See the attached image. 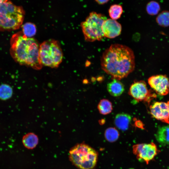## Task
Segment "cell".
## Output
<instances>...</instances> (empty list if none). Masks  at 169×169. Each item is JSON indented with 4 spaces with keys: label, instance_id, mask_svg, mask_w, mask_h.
Wrapping results in <instances>:
<instances>
[{
    "label": "cell",
    "instance_id": "cell-18",
    "mask_svg": "<svg viewBox=\"0 0 169 169\" xmlns=\"http://www.w3.org/2000/svg\"><path fill=\"white\" fill-rule=\"evenodd\" d=\"M123 12L122 6L117 4L111 5L108 10L109 15L111 19L115 20L120 18Z\"/></svg>",
    "mask_w": 169,
    "mask_h": 169
},
{
    "label": "cell",
    "instance_id": "cell-14",
    "mask_svg": "<svg viewBox=\"0 0 169 169\" xmlns=\"http://www.w3.org/2000/svg\"><path fill=\"white\" fill-rule=\"evenodd\" d=\"M155 137L161 145H169V124L160 127L155 134Z\"/></svg>",
    "mask_w": 169,
    "mask_h": 169
},
{
    "label": "cell",
    "instance_id": "cell-15",
    "mask_svg": "<svg viewBox=\"0 0 169 169\" xmlns=\"http://www.w3.org/2000/svg\"><path fill=\"white\" fill-rule=\"evenodd\" d=\"M22 142L27 148L32 149L35 148L38 143V138L37 135L32 132L28 133L24 135Z\"/></svg>",
    "mask_w": 169,
    "mask_h": 169
},
{
    "label": "cell",
    "instance_id": "cell-8",
    "mask_svg": "<svg viewBox=\"0 0 169 169\" xmlns=\"http://www.w3.org/2000/svg\"><path fill=\"white\" fill-rule=\"evenodd\" d=\"M158 152L156 145L153 142L138 144L133 146V152L137 159L143 160L147 164Z\"/></svg>",
    "mask_w": 169,
    "mask_h": 169
},
{
    "label": "cell",
    "instance_id": "cell-3",
    "mask_svg": "<svg viewBox=\"0 0 169 169\" xmlns=\"http://www.w3.org/2000/svg\"><path fill=\"white\" fill-rule=\"evenodd\" d=\"M98 157L97 152L84 143L76 145L69 152L70 161L79 169H93L96 164Z\"/></svg>",
    "mask_w": 169,
    "mask_h": 169
},
{
    "label": "cell",
    "instance_id": "cell-6",
    "mask_svg": "<svg viewBox=\"0 0 169 169\" xmlns=\"http://www.w3.org/2000/svg\"><path fill=\"white\" fill-rule=\"evenodd\" d=\"M39 58L42 65L57 67L62 61L63 54L58 42L50 39L43 42L39 47Z\"/></svg>",
    "mask_w": 169,
    "mask_h": 169
},
{
    "label": "cell",
    "instance_id": "cell-24",
    "mask_svg": "<svg viewBox=\"0 0 169 169\" xmlns=\"http://www.w3.org/2000/svg\"><path fill=\"white\" fill-rule=\"evenodd\" d=\"M8 1V0H0V5L7 2Z\"/></svg>",
    "mask_w": 169,
    "mask_h": 169
},
{
    "label": "cell",
    "instance_id": "cell-9",
    "mask_svg": "<svg viewBox=\"0 0 169 169\" xmlns=\"http://www.w3.org/2000/svg\"><path fill=\"white\" fill-rule=\"evenodd\" d=\"M148 82L151 88L158 95H166L169 93V79L166 75H153L148 78Z\"/></svg>",
    "mask_w": 169,
    "mask_h": 169
},
{
    "label": "cell",
    "instance_id": "cell-21",
    "mask_svg": "<svg viewBox=\"0 0 169 169\" xmlns=\"http://www.w3.org/2000/svg\"><path fill=\"white\" fill-rule=\"evenodd\" d=\"M23 33L26 36L31 38L36 33V28L35 25L31 23H24L22 26Z\"/></svg>",
    "mask_w": 169,
    "mask_h": 169
},
{
    "label": "cell",
    "instance_id": "cell-16",
    "mask_svg": "<svg viewBox=\"0 0 169 169\" xmlns=\"http://www.w3.org/2000/svg\"><path fill=\"white\" fill-rule=\"evenodd\" d=\"M97 108L100 113L103 115L110 113L113 110L112 103L106 99L101 100L98 103Z\"/></svg>",
    "mask_w": 169,
    "mask_h": 169
},
{
    "label": "cell",
    "instance_id": "cell-10",
    "mask_svg": "<svg viewBox=\"0 0 169 169\" xmlns=\"http://www.w3.org/2000/svg\"><path fill=\"white\" fill-rule=\"evenodd\" d=\"M150 113L155 119L169 124V100L155 102L150 106Z\"/></svg>",
    "mask_w": 169,
    "mask_h": 169
},
{
    "label": "cell",
    "instance_id": "cell-20",
    "mask_svg": "<svg viewBox=\"0 0 169 169\" xmlns=\"http://www.w3.org/2000/svg\"><path fill=\"white\" fill-rule=\"evenodd\" d=\"M157 23L163 27L169 26V12L164 11L159 13L156 18Z\"/></svg>",
    "mask_w": 169,
    "mask_h": 169
},
{
    "label": "cell",
    "instance_id": "cell-12",
    "mask_svg": "<svg viewBox=\"0 0 169 169\" xmlns=\"http://www.w3.org/2000/svg\"><path fill=\"white\" fill-rule=\"evenodd\" d=\"M131 119V115L125 113L118 114L115 116V124L119 130L125 131L128 129Z\"/></svg>",
    "mask_w": 169,
    "mask_h": 169
},
{
    "label": "cell",
    "instance_id": "cell-5",
    "mask_svg": "<svg viewBox=\"0 0 169 169\" xmlns=\"http://www.w3.org/2000/svg\"><path fill=\"white\" fill-rule=\"evenodd\" d=\"M107 18L104 14L95 12L90 13L81 27L86 41L94 42L101 40L104 37L102 26Z\"/></svg>",
    "mask_w": 169,
    "mask_h": 169
},
{
    "label": "cell",
    "instance_id": "cell-13",
    "mask_svg": "<svg viewBox=\"0 0 169 169\" xmlns=\"http://www.w3.org/2000/svg\"><path fill=\"white\" fill-rule=\"evenodd\" d=\"M107 88L109 93L114 97L120 95L125 90L123 84L120 80L115 79H113L108 84Z\"/></svg>",
    "mask_w": 169,
    "mask_h": 169
},
{
    "label": "cell",
    "instance_id": "cell-1",
    "mask_svg": "<svg viewBox=\"0 0 169 169\" xmlns=\"http://www.w3.org/2000/svg\"><path fill=\"white\" fill-rule=\"evenodd\" d=\"M102 69L113 78L120 80L135 69V56L129 47L114 44L103 53L100 59Z\"/></svg>",
    "mask_w": 169,
    "mask_h": 169
},
{
    "label": "cell",
    "instance_id": "cell-2",
    "mask_svg": "<svg viewBox=\"0 0 169 169\" xmlns=\"http://www.w3.org/2000/svg\"><path fill=\"white\" fill-rule=\"evenodd\" d=\"M10 54L14 60L22 65L39 70L42 65L39 58V47L36 39L22 32L14 34L11 40Z\"/></svg>",
    "mask_w": 169,
    "mask_h": 169
},
{
    "label": "cell",
    "instance_id": "cell-17",
    "mask_svg": "<svg viewBox=\"0 0 169 169\" xmlns=\"http://www.w3.org/2000/svg\"><path fill=\"white\" fill-rule=\"evenodd\" d=\"M13 90L9 85L3 84L0 85V99L6 100L12 96Z\"/></svg>",
    "mask_w": 169,
    "mask_h": 169
},
{
    "label": "cell",
    "instance_id": "cell-11",
    "mask_svg": "<svg viewBox=\"0 0 169 169\" xmlns=\"http://www.w3.org/2000/svg\"><path fill=\"white\" fill-rule=\"evenodd\" d=\"M122 29L121 25L116 20L107 19L102 26V30L104 37L113 38L119 35Z\"/></svg>",
    "mask_w": 169,
    "mask_h": 169
},
{
    "label": "cell",
    "instance_id": "cell-22",
    "mask_svg": "<svg viewBox=\"0 0 169 169\" xmlns=\"http://www.w3.org/2000/svg\"><path fill=\"white\" fill-rule=\"evenodd\" d=\"M146 10L147 13L151 15L157 14L160 10L159 4L155 1H151L147 4Z\"/></svg>",
    "mask_w": 169,
    "mask_h": 169
},
{
    "label": "cell",
    "instance_id": "cell-19",
    "mask_svg": "<svg viewBox=\"0 0 169 169\" xmlns=\"http://www.w3.org/2000/svg\"><path fill=\"white\" fill-rule=\"evenodd\" d=\"M105 137L109 142H113L116 141L119 136L118 131L115 128L110 127L107 128L105 132Z\"/></svg>",
    "mask_w": 169,
    "mask_h": 169
},
{
    "label": "cell",
    "instance_id": "cell-4",
    "mask_svg": "<svg viewBox=\"0 0 169 169\" xmlns=\"http://www.w3.org/2000/svg\"><path fill=\"white\" fill-rule=\"evenodd\" d=\"M22 8L8 1L0 5V30H11L18 29L24 18Z\"/></svg>",
    "mask_w": 169,
    "mask_h": 169
},
{
    "label": "cell",
    "instance_id": "cell-7",
    "mask_svg": "<svg viewBox=\"0 0 169 169\" xmlns=\"http://www.w3.org/2000/svg\"><path fill=\"white\" fill-rule=\"evenodd\" d=\"M129 94L138 101L147 103L156 97V95L151 90H148L146 84L143 80L135 81L130 86Z\"/></svg>",
    "mask_w": 169,
    "mask_h": 169
},
{
    "label": "cell",
    "instance_id": "cell-23",
    "mask_svg": "<svg viewBox=\"0 0 169 169\" xmlns=\"http://www.w3.org/2000/svg\"><path fill=\"white\" fill-rule=\"evenodd\" d=\"M95 1L98 4L103 5L107 3L109 0H95Z\"/></svg>",
    "mask_w": 169,
    "mask_h": 169
}]
</instances>
